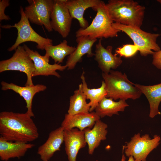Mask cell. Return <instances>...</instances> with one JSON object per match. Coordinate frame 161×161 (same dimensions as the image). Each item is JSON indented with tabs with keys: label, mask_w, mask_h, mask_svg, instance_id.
<instances>
[{
	"label": "cell",
	"mask_w": 161,
	"mask_h": 161,
	"mask_svg": "<svg viewBox=\"0 0 161 161\" xmlns=\"http://www.w3.org/2000/svg\"><path fill=\"white\" fill-rule=\"evenodd\" d=\"M0 134L4 140L28 143L37 139L38 129L26 112L3 111L0 113Z\"/></svg>",
	"instance_id": "1"
},
{
	"label": "cell",
	"mask_w": 161,
	"mask_h": 161,
	"mask_svg": "<svg viewBox=\"0 0 161 161\" xmlns=\"http://www.w3.org/2000/svg\"><path fill=\"white\" fill-rule=\"evenodd\" d=\"M106 4L114 22L140 28L144 18V6L133 0H109Z\"/></svg>",
	"instance_id": "2"
},
{
	"label": "cell",
	"mask_w": 161,
	"mask_h": 161,
	"mask_svg": "<svg viewBox=\"0 0 161 161\" xmlns=\"http://www.w3.org/2000/svg\"><path fill=\"white\" fill-rule=\"evenodd\" d=\"M97 14L91 24L86 28H80L75 32L76 37L88 36L93 39L117 37L121 31L112 26L114 21L103 1L100 0L93 9Z\"/></svg>",
	"instance_id": "3"
},
{
	"label": "cell",
	"mask_w": 161,
	"mask_h": 161,
	"mask_svg": "<svg viewBox=\"0 0 161 161\" xmlns=\"http://www.w3.org/2000/svg\"><path fill=\"white\" fill-rule=\"evenodd\" d=\"M102 75L107 92V97L114 100H136L142 94L125 73L111 70L109 73H103Z\"/></svg>",
	"instance_id": "4"
},
{
	"label": "cell",
	"mask_w": 161,
	"mask_h": 161,
	"mask_svg": "<svg viewBox=\"0 0 161 161\" xmlns=\"http://www.w3.org/2000/svg\"><path fill=\"white\" fill-rule=\"evenodd\" d=\"M112 26L125 33L133 41L134 44L138 49L142 56H146L152 55L154 52H157L161 49L157 43V40L160 35L158 34L152 33L145 32L140 28L126 26L114 22Z\"/></svg>",
	"instance_id": "5"
},
{
	"label": "cell",
	"mask_w": 161,
	"mask_h": 161,
	"mask_svg": "<svg viewBox=\"0 0 161 161\" xmlns=\"http://www.w3.org/2000/svg\"><path fill=\"white\" fill-rule=\"evenodd\" d=\"M19 12L21 17L20 20L14 25L1 26L3 28H16L18 31L17 37L15 43L8 49L9 51L15 50L22 43L31 41L36 43L37 48L42 50L44 49L48 45L52 44V40L43 37L36 32L31 27L28 18L25 14L22 6L20 7Z\"/></svg>",
	"instance_id": "6"
},
{
	"label": "cell",
	"mask_w": 161,
	"mask_h": 161,
	"mask_svg": "<svg viewBox=\"0 0 161 161\" xmlns=\"http://www.w3.org/2000/svg\"><path fill=\"white\" fill-rule=\"evenodd\" d=\"M10 58L0 61V72L17 71L25 73L27 80L25 86L34 85L32 75L35 70L33 62L23 46H19Z\"/></svg>",
	"instance_id": "7"
},
{
	"label": "cell",
	"mask_w": 161,
	"mask_h": 161,
	"mask_svg": "<svg viewBox=\"0 0 161 161\" xmlns=\"http://www.w3.org/2000/svg\"><path fill=\"white\" fill-rule=\"evenodd\" d=\"M160 140V137L157 135L151 139L148 134L141 136L137 133L124 146V153L129 157L132 156L135 161H146L148 154L159 145Z\"/></svg>",
	"instance_id": "8"
},
{
	"label": "cell",
	"mask_w": 161,
	"mask_h": 161,
	"mask_svg": "<svg viewBox=\"0 0 161 161\" xmlns=\"http://www.w3.org/2000/svg\"><path fill=\"white\" fill-rule=\"evenodd\" d=\"M29 5L24 12L30 22L44 26L49 32L53 30L51 25V16L54 0H28Z\"/></svg>",
	"instance_id": "9"
},
{
	"label": "cell",
	"mask_w": 161,
	"mask_h": 161,
	"mask_svg": "<svg viewBox=\"0 0 161 161\" xmlns=\"http://www.w3.org/2000/svg\"><path fill=\"white\" fill-rule=\"evenodd\" d=\"M72 19L64 0H54L50 18L52 30L66 38L70 32Z\"/></svg>",
	"instance_id": "10"
},
{
	"label": "cell",
	"mask_w": 161,
	"mask_h": 161,
	"mask_svg": "<svg viewBox=\"0 0 161 161\" xmlns=\"http://www.w3.org/2000/svg\"><path fill=\"white\" fill-rule=\"evenodd\" d=\"M23 46L34 63L35 69L32 74V77L38 75H50L59 78L61 76L56 70L63 71L67 68L65 65L62 66L55 63L50 64L49 63V58L41 55L37 51L31 49L25 44H23Z\"/></svg>",
	"instance_id": "11"
},
{
	"label": "cell",
	"mask_w": 161,
	"mask_h": 161,
	"mask_svg": "<svg viewBox=\"0 0 161 161\" xmlns=\"http://www.w3.org/2000/svg\"><path fill=\"white\" fill-rule=\"evenodd\" d=\"M102 39H99L96 45L94 59L103 73H109L111 69H115L119 66L122 64L123 60L121 57L112 54V46L109 45L105 48L103 46Z\"/></svg>",
	"instance_id": "12"
},
{
	"label": "cell",
	"mask_w": 161,
	"mask_h": 161,
	"mask_svg": "<svg viewBox=\"0 0 161 161\" xmlns=\"http://www.w3.org/2000/svg\"><path fill=\"white\" fill-rule=\"evenodd\" d=\"M64 142L68 161H76L79 151L87 144L84 131L77 128L64 130Z\"/></svg>",
	"instance_id": "13"
},
{
	"label": "cell",
	"mask_w": 161,
	"mask_h": 161,
	"mask_svg": "<svg viewBox=\"0 0 161 161\" xmlns=\"http://www.w3.org/2000/svg\"><path fill=\"white\" fill-rule=\"evenodd\" d=\"M1 85L2 90H12L23 97L26 103V108L27 110L26 112L31 117H34V115L32 110L33 97L36 93L46 90L47 88L46 86L38 84L21 86L13 83H8L4 81L1 82Z\"/></svg>",
	"instance_id": "14"
},
{
	"label": "cell",
	"mask_w": 161,
	"mask_h": 161,
	"mask_svg": "<svg viewBox=\"0 0 161 161\" xmlns=\"http://www.w3.org/2000/svg\"><path fill=\"white\" fill-rule=\"evenodd\" d=\"M97 39H93L88 36H81L76 37L77 46L75 50L67 57L65 65L68 70L74 69L78 62L82 60V57L86 54L87 57L94 56L92 48Z\"/></svg>",
	"instance_id": "15"
},
{
	"label": "cell",
	"mask_w": 161,
	"mask_h": 161,
	"mask_svg": "<svg viewBox=\"0 0 161 161\" xmlns=\"http://www.w3.org/2000/svg\"><path fill=\"white\" fill-rule=\"evenodd\" d=\"M100 118L94 112L73 115L66 114L61 126L64 130H70L75 127L80 131H83L87 128L92 129L95 122L100 120Z\"/></svg>",
	"instance_id": "16"
},
{
	"label": "cell",
	"mask_w": 161,
	"mask_h": 161,
	"mask_svg": "<svg viewBox=\"0 0 161 161\" xmlns=\"http://www.w3.org/2000/svg\"><path fill=\"white\" fill-rule=\"evenodd\" d=\"M64 129L61 126L51 131L46 141L38 148L37 153L43 161H49L59 151L64 142Z\"/></svg>",
	"instance_id": "17"
},
{
	"label": "cell",
	"mask_w": 161,
	"mask_h": 161,
	"mask_svg": "<svg viewBox=\"0 0 161 161\" xmlns=\"http://www.w3.org/2000/svg\"><path fill=\"white\" fill-rule=\"evenodd\" d=\"M100 0H64L65 4L72 18L78 21L80 28L84 29L89 26L88 21L83 17L86 10L89 8L93 9Z\"/></svg>",
	"instance_id": "18"
},
{
	"label": "cell",
	"mask_w": 161,
	"mask_h": 161,
	"mask_svg": "<svg viewBox=\"0 0 161 161\" xmlns=\"http://www.w3.org/2000/svg\"><path fill=\"white\" fill-rule=\"evenodd\" d=\"M34 146V144L30 143L8 141L0 136V159L7 161L12 158H20Z\"/></svg>",
	"instance_id": "19"
},
{
	"label": "cell",
	"mask_w": 161,
	"mask_h": 161,
	"mask_svg": "<svg viewBox=\"0 0 161 161\" xmlns=\"http://www.w3.org/2000/svg\"><path fill=\"white\" fill-rule=\"evenodd\" d=\"M107 127V124L99 120L95 122L92 129L87 128L83 130L89 154H92L95 149L99 145L101 141L106 139Z\"/></svg>",
	"instance_id": "20"
},
{
	"label": "cell",
	"mask_w": 161,
	"mask_h": 161,
	"mask_svg": "<svg viewBox=\"0 0 161 161\" xmlns=\"http://www.w3.org/2000/svg\"><path fill=\"white\" fill-rule=\"evenodd\" d=\"M134 86L146 97L149 103V116L151 118L160 114L158 107L161 101V83L153 85L145 86L134 84Z\"/></svg>",
	"instance_id": "21"
},
{
	"label": "cell",
	"mask_w": 161,
	"mask_h": 161,
	"mask_svg": "<svg viewBox=\"0 0 161 161\" xmlns=\"http://www.w3.org/2000/svg\"><path fill=\"white\" fill-rule=\"evenodd\" d=\"M129 105L125 100H120L115 102L106 97L104 98L96 107L95 112L100 117L106 116L111 117L114 114H119V112H123Z\"/></svg>",
	"instance_id": "22"
},
{
	"label": "cell",
	"mask_w": 161,
	"mask_h": 161,
	"mask_svg": "<svg viewBox=\"0 0 161 161\" xmlns=\"http://www.w3.org/2000/svg\"><path fill=\"white\" fill-rule=\"evenodd\" d=\"M84 74V72H83L80 77L82 82V88L86 99L90 100V102L88 103L90 107L89 110V112H90L95 110L99 103L104 98L107 97V92L104 81H102L101 86L98 88H88Z\"/></svg>",
	"instance_id": "23"
},
{
	"label": "cell",
	"mask_w": 161,
	"mask_h": 161,
	"mask_svg": "<svg viewBox=\"0 0 161 161\" xmlns=\"http://www.w3.org/2000/svg\"><path fill=\"white\" fill-rule=\"evenodd\" d=\"M76 47L70 46L67 44V41L64 40L58 44L53 45H48L44 48L46 53L44 56L48 58L51 57L54 61L55 63H62L65 58L71 54L75 49Z\"/></svg>",
	"instance_id": "24"
},
{
	"label": "cell",
	"mask_w": 161,
	"mask_h": 161,
	"mask_svg": "<svg viewBox=\"0 0 161 161\" xmlns=\"http://www.w3.org/2000/svg\"><path fill=\"white\" fill-rule=\"evenodd\" d=\"M86 97L82 88V83L75 90L74 94L70 97L69 105L68 114L73 115L80 113H89L90 106L86 101Z\"/></svg>",
	"instance_id": "25"
},
{
	"label": "cell",
	"mask_w": 161,
	"mask_h": 161,
	"mask_svg": "<svg viewBox=\"0 0 161 161\" xmlns=\"http://www.w3.org/2000/svg\"><path fill=\"white\" fill-rule=\"evenodd\" d=\"M138 51L137 47L134 44H126L117 48L114 55L119 57L130 58L134 55Z\"/></svg>",
	"instance_id": "26"
},
{
	"label": "cell",
	"mask_w": 161,
	"mask_h": 161,
	"mask_svg": "<svg viewBox=\"0 0 161 161\" xmlns=\"http://www.w3.org/2000/svg\"><path fill=\"white\" fill-rule=\"evenodd\" d=\"M9 0H0V21L9 20L10 19L9 16L5 14L4 11L5 8L10 4Z\"/></svg>",
	"instance_id": "27"
},
{
	"label": "cell",
	"mask_w": 161,
	"mask_h": 161,
	"mask_svg": "<svg viewBox=\"0 0 161 161\" xmlns=\"http://www.w3.org/2000/svg\"><path fill=\"white\" fill-rule=\"evenodd\" d=\"M152 64L157 68L161 69V49L153 54Z\"/></svg>",
	"instance_id": "28"
},
{
	"label": "cell",
	"mask_w": 161,
	"mask_h": 161,
	"mask_svg": "<svg viewBox=\"0 0 161 161\" xmlns=\"http://www.w3.org/2000/svg\"><path fill=\"white\" fill-rule=\"evenodd\" d=\"M124 151V146H123L122 156V158H121V161H126V158L125 155L124 154V153H123Z\"/></svg>",
	"instance_id": "29"
},
{
	"label": "cell",
	"mask_w": 161,
	"mask_h": 161,
	"mask_svg": "<svg viewBox=\"0 0 161 161\" xmlns=\"http://www.w3.org/2000/svg\"><path fill=\"white\" fill-rule=\"evenodd\" d=\"M127 161H135L133 157L132 156L129 157V158Z\"/></svg>",
	"instance_id": "30"
},
{
	"label": "cell",
	"mask_w": 161,
	"mask_h": 161,
	"mask_svg": "<svg viewBox=\"0 0 161 161\" xmlns=\"http://www.w3.org/2000/svg\"><path fill=\"white\" fill-rule=\"evenodd\" d=\"M157 1L160 4H161V0H157Z\"/></svg>",
	"instance_id": "31"
},
{
	"label": "cell",
	"mask_w": 161,
	"mask_h": 161,
	"mask_svg": "<svg viewBox=\"0 0 161 161\" xmlns=\"http://www.w3.org/2000/svg\"></svg>",
	"instance_id": "32"
}]
</instances>
